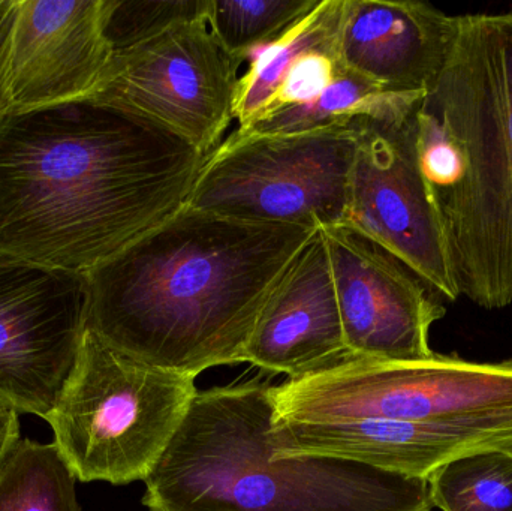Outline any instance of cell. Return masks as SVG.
<instances>
[{
    "label": "cell",
    "mask_w": 512,
    "mask_h": 511,
    "mask_svg": "<svg viewBox=\"0 0 512 511\" xmlns=\"http://www.w3.org/2000/svg\"><path fill=\"white\" fill-rule=\"evenodd\" d=\"M271 435L280 455L330 456L426 480L460 456L498 449L475 435L382 419L318 423L273 420Z\"/></svg>",
    "instance_id": "9a60e30c"
},
{
    "label": "cell",
    "mask_w": 512,
    "mask_h": 511,
    "mask_svg": "<svg viewBox=\"0 0 512 511\" xmlns=\"http://www.w3.org/2000/svg\"><path fill=\"white\" fill-rule=\"evenodd\" d=\"M75 482L56 444L21 438L0 468V511H81Z\"/></svg>",
    "instance_id": "ac0fdd59"
},
{
    "label": "cell",
    "mask_w": 512,
    "mask_h": 511,
    "mask_svg": "<svg viewBox=\"0 0 512 511\" xmlns=\"http://www.w3.org/2000/svg\"><path fill=\"white\" fill-rule=\"evenodd\" d=\"M271 387L198 392L155 470L150 511H432L429 482L345 459L280 455Z\"/></svg>",
    "instance_id": "277c9868"
},
{
    "label": "cell",
    "mask_w": 512,
    "mask_h": 511,
    "mask_svg": "<svg viewBox=\"0 0 512 511\" xmlns=\"http://www.w3.org/2000/svg\"><path fill=\"white\" fill-rule=\"evenodd\" d=\"M442 511H512V449L468 453L427 479Z\"/></svg>",
    "instance_id": "d6986e66"
},
{
    "label": "cell",
    "mask_w": 512,
    "mask_h": 511,
    "mask_svg": "<svg viewBox=\"0 0 512 511\" xmlns=\"http://www.w3.org/2000/svg\"><path fill=\"white\" fill-rule=\"evenodd\" d=\"M319 0H212L209 26L237 62L252 59L306 17Z\"/></svg>",
    "instance_id": "ffe728a7"
},
{
    "label": "cell",
    "mask_w": 512,
    "mask_h": 511,
    "mask_svg": "<svg viewBox=\"0 0 512 511\" xmlns=\"http://www.w3.org/2000/svg\"><path fill=\"white\" fill-rule=\"evenodd\" d=\"M415 110V108H414ZM406 117H357L346 224L414 270L448 302L459 299Z\"/></svg>",
    "instance_id": "9c48e42d"
},
{
    "label": "cell",
    "mask_w": 512,
    "mask_h": 511,
    "mask_svg": "<svg viewBox=\"0 0 512 511\" xmlns=\"http://www.w3.org/2000/svg\"><path fill=\"white\" fill-rule=\"evenodd\" d=\"M318 230L183 206L87 273L86 330L179 374L242 363L268 297Z\"/></svg>",
    "instance_id": "7a4b0ae2"
},
{
    "label": "cell",
    "mask_w": 512,
    "mask_h": 511,
    "mask_svg": "<svg viewBox=\"0 0 512 511\" xmlns=\"http://www.w3.org/2000/svg\"><path fill=\"white\" fill-rule=\"evenodd\" d=\"M239 66L213 35L209 18L183 21L114 51L86 99L159 123L209 156L233 122Z\"/></svg>",
    "instance_id": "ba28073f"
},
{
    "label": "cell",
    "mask_w": 512,
    "mask_h": 511,
    "mask_svg": "<svg viewBox=\"0 0 512 511\" xmlns=\"http://www.w3.org/2000/svg\"><path fill=\"white\" fill-rule=\"evenodd\" d=\"M348 353L327 243L318 230L268 297L243 362L291 380Z\"/></svg>",
    "instance_id": "4fadbf2b"
},
{
    "label": "cell",
    "mask_w": 512,
    "mask_h": 511,
    "mask_svg": "<svg viewBox=\"0 0 512 511\" xmlns=\"http://www.w3.org/2000/svg\"><path fill=\"white\" fill-rule=\"evenodd\" d=\"M321 231L349 353L394 362L430 359V330L447 312L442 297L354 225Z\"/></svg>",
    "instance_id": "8fae6325"
},
{
    "label": "cell",
    "mask_w": 512,
    "mask_h": 511,
    "mask_svg": "<svg viewBox=\"0 0 512 511\" xmlns=\"http://www.w3.org/2000/svg\"><path fill=\"white\" fill-rule=\"evenodd\" d=\"M345 0H319L288 32L256 51L251 68L237 84L234 119L248 128L270 102L289 66L312 50L339 48Z\"/></svg>",
    "instance_id": "e0dca14e"
},
{
    "label": "cell",
    "mask_w": 512,
    "mask_h": 511,
    "mask_svg": "<svg viewBox=\"0 0 512 511\" xmlns=\"http://www.w3.org/2000/svg\"><path fill=\"white\" fill-rule=\"evenodd\" d=\"M116 0H18L11 45L12 113L83 101L110 65Z\"/></svg>",
    "instance_id": "7c38bea8"
},
{
    "label": "cell",
    "mask_w": 512,
    "mask_h": 511,
    "mask_svg": "<svg viewBox=\"0 0 512 511\" xmlns=\"http://www.w3.org/2000/svg\"><path fill=\"white\" fill-rule=\"evenodd\" d=\"M20 413L0 405V468L17 446L20 438Z\"/></svg>",
    "instance_id": "cb8c5ba5"
},
{
    "label": "cell",
    "mask_w": 512,
    "mask_h": 511,
    "mask_svg": "<svg viewBox=\"0 0 512 511\" xmlns=\"http://www.w3.org/2000/svg\"><path fill=\"white\" fill-rule=\"evenodd\" d=\"M212 0H167V2H122L116 0L107 36L114 51L147 41L183 21L209 18Z\"/></svg>",
    "instance_id": "44dd1931"
},
{
    "label": "cell",
    "mask_w": 512,
    "mask_h": 511,
    "mask_svg": "<svg viewBox=\"0 0 512 511\" xmlns=\"http://www.w3.org/2000/svg\"><path fill=\"white\" fill-rule=\"evenodd\" d=\"M355 146L351 123L280 135L236 129L207 156L186 206L255 224H343Z\"/></svg>",
    "instance_id": "52a82bcc"
},
{
    "label": "cell",
    "mask_w": 512,
    "mask_h": 511,
    "mask_svg": "<svg viewBox=\"0 0 512 511\" xmlns=\"http://www.w3.org/2000/svg\"><path fill=\"white\" fill-rule=\"evenodd\" d=\"M273 420L382 419L475 435L512 449V359L471 362L433 354L412 362L348 353L271 387Z\"/></svg>",
    "instance_id": "5b68a950"
},
{
    "label": "cell",
    "mask_w": 512,
    "mask_h": 511,
    "mask_svg": "<svg viewBox=\"0 0 512 511\" xmlns=\"http://www.w3.org/2000/svg\"><path fill=\"white\" fill-rule=\"evenodd\" d=\"M207 156L99 102L0 125V258L87 275L179 212Z\"/></svg>",
    "instance_id": "6da1fadb"
},
{
    "label": "cell",
    "mask_w": 512,
    "mask_h": 511,
    "mask_svg": "<svg viewBox=\"0 0 512 511\" xmlns=\"http://www.w3.org/2000/svg\"><path fill=\"white\" fill-rule=\"evenodd\" d=\"M195 377L114 350L86 330L45 422L80 482L146 480L197 396Z\"/></svg>",
    "instance_id": "8992f818"
},
{
    "label": "cell",
    "mask_w": 512,
    "mask_h": 511,
    "mask_svg": "<svg viewBox=\"0 0 512 511\" xmlns=\"http://www.w3.org/2000/svg\"><path fill=\"white\" fill-rule=\"evenodd\" d=\"M423 93H391L349 69L343 68L336 80L316 101L283 108L259 117L245 134L280 135L315 129L346 126L357 117H406L414 111Z\"/></svg>",
    "instance_id": "2e32d148"
},
{
    "label": "cell",
    "mask_w": 512,
    "mask_h": 511,
    "mask_svg": "<svg viewBox=\"0 0 512 511\" xmlns=\"http://www.w3.org/2000/svg\"><path fill=\"white\" fill-rule=\"evenodd\" d=\"M415 150L460 297L512 305V12L457 15L412 114Z\"/></svg>",
    "instance_id": "3957f363"
},
{
    "label": "cell",
    "mask_w": 512,
    "mask_h": 511,
    "mask_svg": "<svg viewBox=\"0 0 512 511\" xmlns=\"http://www.w3.org/2000/svg\"><path fill=\"white\" fill-rule=\"evenodd\" d=\"M18 0H0V125L12 113L11 45Z\"/></svg>",
    "instance_id": "603a6c76"
},
{
    "label": "cell",
    "mask_w": 512,
    "mask_h": 511,
    "mask_svg": "<svg viewBox=\"0 0 512 511\" xmlns=\"http://www.w3.org/2000/svg\"><path fill=\"white\" fill-rule=\"evenodd\" d=\"M86 276L0 258V405L45 420L86 332Z\"/></svg>",
    "instance_id": "30bf717a"
},
{
    "label": "cell",
    "mask_w": 512,
    "mask_h": 511,
    "mask_svg": "<svg viewBox=\"0 0 512 511\" xmlns=\"http://www.w3.org/2000/svg\"><path fill=\"white\" fill-rule=\"evenodd\" d=\"M456 29L430 3L345 0L343 66L391 93H424L447 60Z\"/></svg>",
    "instance_id": "5bb4252c"
},
{
    "label": "cell",
    "mask_w": 512,
    "mask_h": 511,
    "mask_svg": "<svg viewBox=\"0 0 512 511\" xmlns=\"http://www.w3.org/2000/svg\"><path fill=\"white\" fill-rule=\"evenodd\" d=\"M343 68L345 66L340 59V48H325L301 54L289 66L259 117L283 108L298 107L316 101L336 80Z\"/></svg>",
    "instance_id": "7402d4cb"
}]
</instances>
